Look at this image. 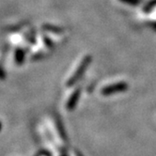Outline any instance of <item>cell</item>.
Returning <instances> with one entry per match:
<instances>
[{
    "mask_svg": "<svg viewBox=\"0 0 156 156\" xmlns=\"http://www.w3.org/2000/svg\"><path fill=\"white\" fill-rule=\"evenodd\" d=\"M128 88V85L124 82H119V83H116L113 85H110L108 87H105L104 90H102V93L105 96L114 94V93H118V92H122L125 91Z\"/></svg>",
    "mask_w": 156,
    "mask_h": 156,
    "instance_id": "6da1fadb",
    "label": "cell"
},
{
    "mask_svg": "<svg viewBox=\"0 0 156 156\" xmlns=\"http://www.w3.org/2000/svg\"><path fill=\"white\" fill-rule=\"evenodd\" d=\"M90 57H87V58L83 60V62L80 64V66L78 67V69L76 70L75 73L70 78V81H69V83H68L69 86L73 85L74 82L77 81L78 78H79V77L83 74V73L85 72L86 68L87 67V65H88V63H90Z\"/></svg>",
    "mask_w": 156,
    "mask_h": 156,
    "instance_id": "7a4b0ae2",
    "label": "cell"
},
{
    "mask_svg": "<svg viewBox=\"0 0 156 156\" xmlns=\"http://www.w3.org/2000/svg\"><path fill=\"white\" fill-rule=\"evenodd\" d=\"M78 98H79V90H76V91L71 96V98L69 99L68 104H67V108H68L69 110H72V109L75 106V105H76V103H77Z\"/></svg>",
    "mask_w": 156,
    "mask_h": 156,
    "instance_id": "3957f363",
    "label": "cell"
},
{
    "mask_svg": "<svg viewBox=\"0 0 156 156\" xmlns=\"http://www.w3.org/2000/svg\"><path fill=\"white\" fill-rule=\"evenodd\" d=\"M23 60H24V52L19 50L16 53V61L17 63H21V62H23Z\"/></svg>",
    "mask_w": 156,
    "mask_h": 156,
    "instance_id": "277c9868",
    "label": "cell"
}]
</instances>
